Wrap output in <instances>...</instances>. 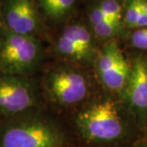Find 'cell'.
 Segmentation results:
<instances>
[{
    "instance_id": "cell-1",
    "label": "cell",
    "mask_w": 147,
    "mask_h": 147,
    "mask_svg": "<svg viewBox=\"0 0 147 147\" xmlns=\"http://www.w3.org/2000/svg\"><path fill=\"white\" fill-rule=\"evenodd\" d=\"M65 137L34 110L0 121V147H64Z\"/></svg>"
},
{
    "instance_id": "cell-2",
    "label": "cell",
    "mask_w": 147,
    "mask_h": 147,
    "mask_svg": "<svg viewBox=\"0 0 147 147\" xmlns=\"http://www.w3.org/2000/svg\"><path fill=\"white\" fill-rule=\"evenodd\" d=\"M43 56L37 37L18 34L5 29L0 39V73L31 76Z\"/></svg>"
},
{
    "instance_id": "cell-3",
    "label": "cell",
    "mask_w": 147,
    "mask_h": 147,
    "mask_svg": "<svg viewBox=\"0 0 147 147\" xmlns=\"http://www.w3.org/2000/svg\"><path fill=\"white\" fill-rule=\"evenodd\" d=\"M76 125L86 141L92 143L117 142L124 134V126L115 103L101 100L82 110L76 118Z\"/></svg>"
},
{
    "instance_id": "cell-4",
    "label": "cell",
    "mask_w": 147,
    "mask_h": 147,
    "mask_svg": "<svg viewBox=\"0 0 147 147\" xmlns=\"http://www.w3.org/2000/svg\"><path fill=\"white\" fill-rule=\"evenodd\" d=\"M37 104L36 84L30 76L0 73V121L34 110Z\"/></svg>"
},
{
    "instance_id": "cell-5",
    "label": "cell",
    "mask_w": 147,
    "mask_h": 147,
    "mask_svg": "<svg viewBox=\"0 0 147 147\" xmlns=\"http://www.w3.org/2000/svg\"><path fill=\"white\" fill-rule=\"evenodd\" d=\"M44 88L53 102L62 105L78 104L87 97L89 84L82 72L69 67H59L47 74Z\"/></svg>"
},
{
    "instance_id": "cell-6",
    "label": "cell",
    "mask_w": 147,
    "mask_h": 147,
    "mask_svg": "<svg viewBox=\"0 0 147 147\" xmlns=\"http://www.w3.org/2000/svg\"><path fill=\"white\" fill-rule=\"evenodd\" d=\"M94 63L100 82L107 89L117 92L124 91L130 73V65L114 39L103 45Z\"/></svg>"
},
{
    "instance_id": "cell-7",
    "label": "cell",
    "mask_w": 147,
    "mask_h": 147,
    "mask_svg": "<svg viewBox=\"0 0 147 147\" xmlns=\"http://www.w3.org/2000/svg\"><path fill=\"white\" fill-rule=\"evenodd\" d=\"M57 53L82 64L94 63L97 52L92 31L83 24H72L67 26L56 42Z\"/></svg>"
},
{
    "instance_id": "cell-8",
    "label": "cell",
    "mask_w": 147,
    "mask_h": 147,
    "mask_svg": "<svg viewBox=\"0 0 147 147\" xmlns=\"http://www.w3.org/2000/svg\"><path fill=\"white\" fill-rule=\"evenodd\" d=\"M0 9L6 30L34 37L41 30V17L34 0H0Z\"/></svg>"
},
{
    "instance_id": "cell-9",
    "label": "cell",
    "mask_w": 147,
    "mask_h": 147,
    "mask_svg": "<svg viewBox=\"0 0 147 147\" xmlns=\"http://www.w3.org/2000/svg\"><path fill=\"white\" fill-rule=\"evenodd\" d=\"M127 101L133 110L141 114L147 110V60L134 59L124 88Z\"/></svg>"
},
{
    "instance_id": "cell-10",
    "label": "cell",
    "mask_w": 147,
    "mask_h": 147,
    "mask_svg": "<svg viewBox=\"0 0 147 147\" xmlns=\"http://www.w3.org/2000/svg\"><path fill=\"white\" fill-rule=\"evenodd\" d=\"M78 0H37L38 8L48 21L60 23L65 21L74 9Z\"/></svg>"
},
{
    "instance_id": "cell-11",
    "label": "cell",
    "mask_w": 147,
    "mask_h": 147,
    "mask_svg": "<svg viewBox=\"0 0 147 147\" xmlns=\"http://www.w3.org/2000/svg\"><path fill=\"white\" fill-rule=\"evenodd\" d=\"M96 3L105 16L119 26L123 25V6L119 0H97Z\"/></svg>"
},
{
    "instance_id": "cell-12",
    "label": "cell",
    "mask_w": 147,
    "mask_h": 147,
    "mask_svg": "<svg viewBox=\"0 0 147 147\" xmlns=\"http://www.w3.org/2000/svg\"><path fill=\"white\" fill-rule=\"evenodd\" d=\"M123 27L119 26L110 21L108 18L102 21L100 23L92 26V31L95 38L103 40H111L114 39L122 30Z\"/></svg>"
},
{
    "instance_id": "cell-13",
    "label": "cell",
    "mask_w": 147,
    "mask_h": 147,
    "mask_svg": "<svg viewBox=\"0 0 147 147\" xmlns=\"http://www.w3.org/2000/svg\"><path fill=\"white\" fill-rule=\"evenodd\" d=\"M142 8L138 0H125L123 4V25L127 29L136 30Z\"/></svg>"
},
{
    "instance_id": "cell-14",
    "label": "cell",
    "mask_w": 147,
    "mask_h": 147,
    "mask_svg": "<svg viewBox=\"0 0 147 147\" xmlns=\"http://www.w3.org/2000/svg\"><path fill=\"white\" fill-rule=\"evenodd\" d=\"M131 42L137 49L147 50V28L135 30L131 34Z\"/></svg>"
},
{
    "instance_id": "cell-15",
    "label": "cell",
    "mask_w": 147,
    "mask_h": 147,
    "mask_svg": "<svg viewBox=\"0 0 147 147\" xmlns=\"http://www.w3.org/2000/svg\"><path fill=\"white\" fill-rule=\"evenodd\" d=\"M4 31H5V26H4V23L3 21V17H2V14H1V9H0V39L3 36Z\"/></svg>"
},
{
    "instance_id": "cell-16",
    "label": "cell",
    "mask_w": 147,
    "mask_h": 147,
    "mask_svg": "<svg viewBox=\"0 0 147 147\" xmlns=\"http://www.w3.org/2000/svg\"><path fill=\"white\" fill-rule=\"evenodd\" d=\"M140 3V5L142 7V9L145 11V12L147 14V0H138Z\"/></svg>"
},
{
    "instance_id": "cell-17",
    "label": "cell",
    "mask_w": 147,
    "mask_h": 147,
    "mask_svg": "<svg viewBox=\"0 0 147 147\" xmlns=\"http://www.w3.org/2000/svg\"><path fill=\"white\" fill-rule=\"evenodd\" d=\"M145 147H147V140H146V145H145Z\"/></svg>"
}]
</instances>
